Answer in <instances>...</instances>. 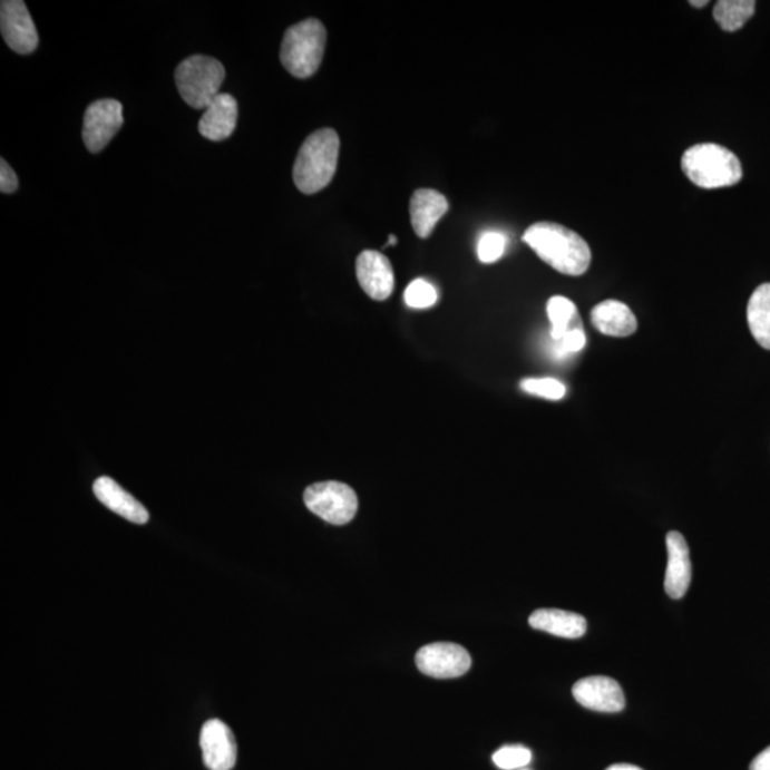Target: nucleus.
<instances>
[{
	"mask_svg": "<svg viewBox=\"0 0 770 770\" xmlns=\"http://www.w3.org/2000/svg\"><path fill=\"white\" fill-rule=\"evenodd\" d=\"M523 240L543 262L559 273L583 275L589 269L593 254L588 243L558 223H535L524 233Z\"/></svg>",
	"mask_w": 770,
	"mask_h": 770,
	"instance_id": "obj_1",
	"label": "nucleus"
},
{
	"mask_svg": "<svg viewBox=\"0 0 770 770\" xmlns=\"http://www.w3.org/2000/svg\"><path fill=\"white\" fill-rule=\"evenodd\" d=\"M340 137L333 129L311 134L300 147L294 163L295 186L304 195H314L333 181L339 163Z\"/></svg>",
	"mask_w": 770,
	"mask_h": 770,
	"instance_id": "obj_2",
	"label": "nucleus"
},
{
	"mask_svg": "<svg viewBox=\"0 0 770 770\" xmlns=\"http://www.w3.org/2000/svg\"><path fill=\"white\" fill-rule=\"evenodd\" d=\"M682 170L693 185L702 188H721L738 185L742 181L741 160L735 153L717 143H700L682 156Z\"/></svg>",
	"mask_w": 770,
	"mask_h": 770,
	"instance_id": "obj_3",
	"label": "nucleus"
},
{
	"mask_svg": "<svg viewBox=\"0 0 770 770\" xmlns=\"http://www.w3.org/2000/svg\"><path fill=\"white\" fill-rule=\"evenodd\" d=\"M328 43V32L318 19H305L284 33L280 60L294 78L308 79L319 70Z\"/></svg>",
	"mask_w": 770,
	"mask_h": 770,
	"instance_id": "obj_4",
	"label": "nucleus"
},
{
	"mask_svg": "<svg viewBox=\"0 0 770 770\" xmlns=\"http://www.w3.org/2000/svg\"><path fill=\"white\" fill-rule=\"evenodd\" d=\"M226 78V70L217 59L195 55L177 66L175 79L178 94L193 109H206Z\"/></svg>",
	"mask_w": 770,
	"mask_h": 770,
	"instance_id": "obj_5",
	"label": "nucleus"
},
{
	"mask_svg": "<svg viewBox=\"0 0 770 770\" xmlns=\"http://www.w3.org/2000/svg\"><path fill=\"white\" fill-rule=\"evenodd\" d=\"M304 503L311 513L333 525L349 524L359 509L354 489L337 481L313 484L305 489Z\"/></svg>",
	"mask_w": 770,
	"mask_h": 770,
	"instance_id": "obj_6",
	"label": "nucleus"
},
{
	"mask_svg": "<svg viewBox=\"0 0 770 770\" xmlns=\"http://www.w3.org/2000/svg\"><path fill=\"white\" fill-rule=\"evenodd\" d=\"M416 664L425 675L437 680L462 676L471 667V656L466 647L451 642H437L422 646L416 655Z\"/></svg>",
	"mask_w": 770,
	"mask_h": 770,
	"instance_id": "obj_7",
	"label": "nucleus"
},
{
	"mask_svg": "<svg viewBox=\"0 0 770 770\" xmlns=\"http://www.w3.org/2000/svg\"><path fill=\"white\" fill-rule=\"evenodd\" d=\"M124 126V106L115 99H101L86 109L84 142L90 153H99Z\"/></svg>",
	"mask_w": 770,
	"mask_h": 770,
	"instance_id": "obj_8",
	"label": "nucleus"
},
{
	"mask_svg": "<svg viewBox=\"0 0 770 770\" xmlns=\"http://www.w3.org/2000/svg\"><path fill=\"white\" fill-rule=\"evenodd\" d=\"M0 30L13 52L29 55L38 48V30L22 0H3L0 3Z\"/></svg>",
	"mask_w": 770,
	"mask_h": 770,
	"instance_id": "obj_9",
	"label": "nucleus"
},
{
	"mask_svg": "<svg viewBox=\"0 0 770 770\" xmlns=\"http://www.w3.org/2000/svg\"><path fill=\"white\" fill-rule=\"evenodd\" d=\"M204 764L211 770H232L236 764L237 744L232 729L218 719L204 723L201 733Z\"/></svg>",
	"mask_w": 770,
	"mask_h": 770,
	"instance_id": "obj_10",
	"label": "nucleus"
},
{
	"mask_svg": "<svg viewBox=\"0 0 770 770\" xmlns=\"http://www.w3.org/2000/svg\"><path fill=\"white\" fill-rule=\"evenodd\" d=\"M357 279L361 289L377 302H384L394 290L396 279L390 260L374 250H365L357 257Z\"/></svg>",
	"mask_w": 770,
	"mask_h": 770,
	"instance_id": "obj_11",
	"label": "nucleus"
},
{
	"mask_svg": "<svg viewBox=\"0 0 770 770\" xmlns=\"http://www.w3.org/2000/svg\"><path fill=\"white\" fill-rule=\"evenodd\" d=\"M575 701L591 711L615 713L625 708L624 691L608 676L584 678L573 688Z\"/></svg>",
	"mask_w": 770,
	"mask_h": 770,
	"instance_id": "obj_12",
	"label": "nucleus"
},
{
	"mask_svg": "<svg viewBox=\"0 0 770 770\" xmlns=\"http://www.w3.org/2000/svg\"><path fill=\"white\" fill-rule=\"evenodd\" d=\"M666 549L665 591L672 600H681L690 588L692 579L690 547L682 534L671 532L666 535Z\"/></svg>",
	"mask_w": 770,
	"mask_h": 770,
	"instance_id": "obj_13",
	"label": "nucleus"
},
{
	"mask_svg": "<svg viewBox=\"0 0 770 770\" xmlns=\"http://www.w3.org/2000/svg\"><path fill=\"white\" fill-rule=\"evenodd\" d=\"M238 107L232 95L221 94L204 109L198 131L212 142H223L233 135L237 126Z\"/></svg>",
	"mask_w": 770,
	"mask_h": 770,
	"instance_id": "obj_14",
	"label": "nucleus"
},
{
	"mask_svg": "<svg viewBox=\"0 0 770 770\" xmlns=\"http://www.w3.org/2000/svg\"><path fill=\"white\" fill-rule=\"evenodd\" d=\"M94 493L105 507L120 515L127 522L135 524H146L149 522L147 509L134 496L126 493L114 479L109 477L96 479Z\"/></svg>",
	"mask_w": 770,
	"mask_h": 770,
	"instance_id": "obj_15",
	"label": "nucleus"
},
{
	"mask_svg": "<svg viewBox=\"0 0 770 770\" xmlns=\"http://www.w3.org/2000/svg\"><path fill=\"white\" fill-rule=\"evenodd\" d=\"M448 212L446 196L432 188H418L410 202L412 228L418 237L431 236L438 221Z\"/></svg>",
	"mask_w": 770,
	"mask_h": 770,
	"instance_id": "obj_16",
	"label": "nucleus"
},
{
	"mask_svg": "<svg viewBox=\"0 0 770 770\" xmlns=\"http://www.w3.org/2000/svg\"><path fill=\"white\" fill-rule=\"evenodd\" d=\"M591 321L600 333L611 337H628L637 329L635 314L628 305L616 300L596 304L591 311Z\"/></svg>",
	"mask_w": 770,
	"mask_h": 770,
	"instance_id": "obj_17",
	"label": "nucleus"
},
{
	"mask_svg": "<svg viewBox=\"0 0 770 770\" xmlns=\"http://www.w3.org/2000/svg\"><path fill=\"white\" fill-rule=\"evenodd\" d=\"M529 625L534 630L547 632V634L576 640L585 635L586 620L583 615L563 610H538L529 616Z\"/></svg>",
	"mask_w": 770,
	"mask_h": 770,
	"instance_id": "obj_18",
	"label": "nucleus"
},
{
	"mask_svg": "<svg viewBox=\"0 0 770 770\" xmlns=\"http://www.w3.org/2000/svg\"><path fill=\"white\" fill-rule=\"evenodd\" d=\"M748 324L758 344L770 350V283L759 285L749 300Z\"/></svg>",
	"mask_w": 770,
	"mask_h": 770,
	"instance_id": "obj_19",
	"label": "nucleus"
},
{
	"mask_svg": "<svg viewBox=\"0 0 770 770\" xmlns=\"http://www.w3.org/2000/svg\"><path fill=\"white\" fill-rule=\"evenodd\" d=\"M757 2L753 0H719L713 8V18L725 32H737L753 17Z\"/></svg>",
	"mask_w": 770,
	"mask_h": 770,
	"instance_id": "obj_20",
	"label": "nucleus"
},
{
	"mask_svg": "<svg viewBox=\"0 0 770 770\" xmlns=\"http://www.w3.org/2000/svg\"><path fill=\"white\" fill-rule=\"evenodd\" d=\"M548 319L550 321V337L554 341H561L571 329L581 323L578 310L569 299L555 295L547 304Z\"/></svg>",
	"mask_w": 770,
	"mask_h": 770,
	"instance_id": "obj_21",
	"label": "nucleus"
},
{
	"mask_svg": "<svg viewBox=\"0 0 770 770\" xmlns=\"http://www.w3.org/2000/svg\"><path fill=\"white\" fill-rule=\"evenodd\" d=\"M493 761L503 770L524 769L533 761V753L522 744H507L493 754Z\"/></svg>",
	"mask_w": 770,
	"mask_h": 770,
	"instance_id": "obj_22",
	"label": "nucleus"
},
{
	"mask_svg": "<svg viewBox=\"0 0 770 770\" xmlns=\"http://www.w3.org/2000/svg\"><path fill=\"white\" fill-rule=\"evenodd\" d=\"M405 300L412 309H428L437 303L438 293L435 285L417 279L406 289Z\"/></svg>",
	"mask_w": 770,
	"mask_h": 770,
	"instance_id": "obj_23",
	"label": "nucleus"
},
{
	"mask_svg": "<svg viewBox=\"0 0 770 770\" xmlns=\"http://www.w3.org/2000/svg\"><path fill=\"white\" fill-rule=\"evenodd\" d=\"M522 389L528 394L543 397V399L557 401L564 399L565 386L554 379H528L522 382Z\"/></svg>",
	"mask_w": 770,
	"mask_h": 770,
	"instance_id": "obj_24",
	"label": "nucleus"
},
{
	"mask_svg": "<svg viewBox=\"0 0 770 770\" xmlns=\"http://www.w3.org/2000/svg\"><path fill=\"white\" fill-rule=\"evenodd\" d=\"M505 246H507V238L504 234L497 232L483 234L477 247L478 259L483 263H496L503 257Z\"/></svg>",
	"mask_w": 770,
	"mask_h": 770,
	"instance_id": "obj_25",
	"label": "nucleus"
},
{
	"mask_svg": "<svg viewBox=\"0 0 770 770\" xmlns=\"http://www.w3.org/2000/svg\"><path fill=\"white\" fill-rule=\"evenodd\" d=\"M559 343L561 355L568 353H576L584 349L586 343V337L583 329V323L576 324L574 329H571L564 339L561 341H555Z\"/></svg>",
	"mask_w": 770,
	"mask_h": 770,
	"instance_id": "obj_26",
	"label": "nucleus"
},
{
	"mask_svg": "<svg viewBox=\"0 0 770 770\" xmlns=\"http://www.w3.org/2000/svg\"><path fill=\"white\" fill-rule=\"evenodd\" d=\"M19 182L17 173L12 170L7 160H0V192L12 195L18 191Z\"/></svg>",
	"mask_w": 770,
	"mask_h": 770,
	"instance_id": "obj_27",
	"label": "nucleus"
},
{
	"mask_svg": "<svg viewBox=\"0 0 770 770\" xmlns=\"http://www.w3.org/2000/svg\"><path fill=\"white\" fill-rule=\"evenodd\" d=\"M751 770H770V747L753 759Z\"/></svg>",
	"mask_w": 770,
	"mask_h": 770,
	"instance_id": "obj_28",
	"label": "nucleus"
},
{
	"mask_svg": "<svg viewBox=\"0 0 770 770\" xmlns=\"http://www.w3.org/2000/svg\"><path fill=\"white\" fill-rule=\"evenodd\" d=\"M606 770H642V769L634 767V764L620 763V764H614V767H611Z\"/></svg>",
	"mask_w": 770,
	"mask_h": 770,
	"instance_id": "obj_29",
	"label": "nucleus"
},
{
	"mask_svg": "<svg viewBox=\"0 0 770 770\" xmlns=\"http://www.w3.org/2000/svg\"><path fill=\"white\" fill-rule=\"evenodd\" d=\"M690 3L692 4V7L703 8V7H706V4L709 2H708V0H701V2H695V0H692V2H690Z\"/></svg>",
	"mask_w": 770,
	"mask_h": 770,
	"instance_id": "obj_30",
	"label": "nucleus"
},
{
	"mask_svg": "<svg viewBox=\"0 0 770 770\" xmlns=\"http://www.w3.org/2000/svg\"><path fill=\"white\" fill-rule=\"evenodd\" d=\"M394 244H397V237L394 236V234H391L389 244H387V246H394Z\"/></svg>",
	"mask_w": 770,
	"mask_h": 770,
	"instance_id": "obj_31",
	"label": "nucleus"
},
{
	"mask_svg": "<svg viewBox=\"0 0 770 770\" xmlns=\"http://www.w3.org/2000/svg\"><path fill=\"white\" fill-rule=\"evenodd\" d=\"M522 770H525V769H522Z\"/></svg>",
	"mask_w": 770,
	"mask_h": 770,
	"instance_id": "obj_32",
	"label": "nucleus"
}]
</instances>
